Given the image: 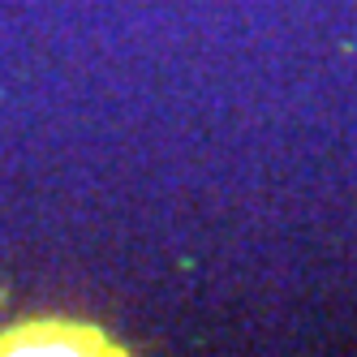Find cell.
Listing matches in <instances>:
<instances>
[{
	"label": "cell",
	"instance_id": "obj_1",
	"mask_svg": "<svg viewBox=\"0 0 357 357\" xmlns=\"http://www.w3.org/2000/svg\"><path fill=\"white\" fill-rule=\"evenodd\" d=\"M112 344L95 327L61 323V319H31L0 336V353H108Z\"/></svg>",
	"mask_w": 357,
	"mask_h": 357
}]
</instances>
